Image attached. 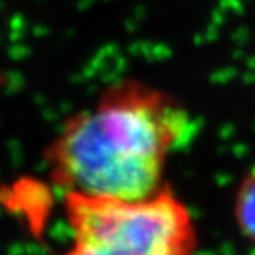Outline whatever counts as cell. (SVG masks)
<instances>
[{"instance_id":"obj_1","label":"cell","mask_w":255,"mask_h":255,"mask_svg":"<svg viewBox=\"0 0 255 255\" xmlns=\"http://www.w3.org/2000/svg\"><path fill=\"white\" fill-rule=\"evenodd\" d=\"M191 131L174 96L123 80L65 121L45 162L63 194L141 201L167 186V162Z\"/></svg>"},{"instance_id":"obj_2","label":"cell","mask_w":255,"mask_h":255,"mask_svg":"<svg viewBox=\"0 0 255 255\" xmlns=\"http://www.w3.org/2000/svg\"><path fill=\"white\" fill-rule=\"evenodd\" d=\"M70 246L63 255H194L191 209L167 184L141 201L63 194Z\"/></svg>"},{"instance_id":"obj_3","label":"cell","mask_w":255,"mask_h":255,"mask_svg":"<svg viewBox=\"0 0 255 255\" xmlns=\"http://www.w3.org/2000/svg\"><path fill=\"white\" fill-rule=\"evenodd\" d=\"M234 216L241 232L255 244V169L239 184L234 201Z\"/></svg>"}]
</instances>
